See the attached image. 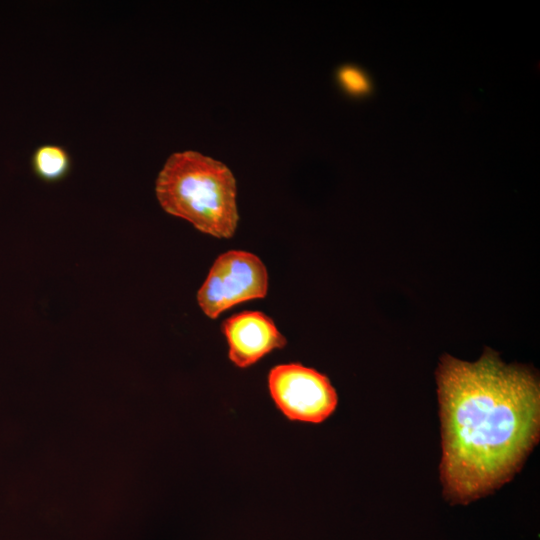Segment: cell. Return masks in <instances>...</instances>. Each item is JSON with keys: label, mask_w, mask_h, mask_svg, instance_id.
I'll list each match as a JSON object with an SVG mask.
<instances>
[{"label": "cell", "mask_w": 540, "mask_h": 540, "mask_svg": "<svg viewBox=\"0 0 540 540\" xmlns=\"http://www.w3.org/2000/svg\"><path fill=\"white\" fill-rule=\"evenodd\" d=\"M436 381L444 495L467 504L509 481L537 443L539 382L489 348L474 363L442 356Z\"/></svg>", "instance_id": "1"}, {"label": "cell", "mask_w": 540, "mask_h": 540, "mask_svg": "<svg viewBox=\"0 0 540 540\" xmlns=\"http://www.w3.org/2000/svg\"><path fill=\"white\" fill-rule=\"evenodd\" d=\"M156 196L169 214L199 231L231 238L239 215L236 181L223 163L195 151L172 154L156 180Z\"/></svg>", "instance_id": "2"}, {"label": "cell", "mask_w": 540, "mask_h": 540, "mask_svg": "<svg viewBox=\"0 0 540 540\" xmlns=\"http://www.w3.org/2000/svg\"><path fill=\"white\" fill-rule=\"evenodd\" d=\"M268 273L262 260L253 253L231 250L219 255L197 292V301L211 319L231 307L264 298Z\"/></svg>", "instance_id": "3"}, {"label": "cell", "mask_w": 540, "mask_h": 540, "mask_svg": "<svg viewBox=\"0 0 540 540\" xmlns=\"http://www.w3.org/2000/svg\"><path fill=\"white\" fill-rule=\"evenodd\" d=\"M268 388L277 408L291 421L321 423L338 403L329 378L299 363L273 367L268 374Z\"/></svg>", "instance_id": "4"}, {"label": "cell", "mask_w": 540, "mask_h": 540, "mask_svg": "<svg viewBox=\"0 0 540 540\" xmlns=\"http://www.w3.org/2000/svg\"><path fill=\"white\" fill-rule=\"evenodd\" d=\"M228 343V357L239 368H247L287 340L273 320L260 311H244L232 315L222 324Z\"/></svg>", "instance_id": "5"}, {"label": "cell", "mask_w": 540, "mask_h": 540, "mask_svg": "<svg viewBox=\"0 0 540 540\" xmlns=\"http://www.w3.org/2000/svg\"><path fill=\"white\" fill-rule=\"evenodd\" d=\"M31 166L36 176L43 181L57 182L69 173L71 158L63 147L45 144L33 152Z\"/></svg>", "instance_id": "6"}, {"label": "cell", "mask_w": 540, "mask_h": 540, "mask_svg": "<svg viewBox=\"0 0 540 540\" xmlns=\"http://www.w3.org/2000/svg\"><path fill=\"white\" fill-rule=\"evenodd\" d=\"M341 85L351 94L359 95L369 89V82L363 72L355 67L347 66L339 70Z\"/></svg>", "instance_id": "7"}]
</instances>
